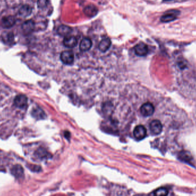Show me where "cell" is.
I'll return each instance as SVG.
<instances>
[{"label":"cell","mask_w":196,"mask_h":196,"mask_svg":"<svg viewBox=\"0 0 196 196\" xmlns=\"http://www.w3.org/2000/svg\"><path fill=\"white\" fill-rule=\"evenodd\" d=\"M49 0H37V7L39 9H44L48 6Z\"/></svg>","instance_id":"22"},{"label":"cell","mask_w":196,"mask_h":196,"mask_svg":"<svg viewBox=\"0 0 196 196\" xmlns=\"http://www.w3.org/2000/svg\"><path fill=\"white\" fill-rule=\"evenodd\" d=\"M135 54L141 57L145 56L148 54V46L145 43L141 42L136 45L134 48Z\"/></svg>","instance_id":"5"},{"label":"cell","mask_w":196,"mask_h":196,"mask_svg":"<svg viewBox=\"0 0 196 196\" xmlns=\"http://www.w3.org/2000/svg\"><path fill=\"white\" fill-rule=\"evenodd\" d=\"M92 41L89 38H84L80 43V50L83 52L89 50L92 47Z\"/></svg>","instance_id":"14"},{"label":"cell","mask_w":196,"mask_h":196,"mask_svg":"<svg viewBox=\"0 0 196 196\" xmlns=\"http://www.w3.org/2000/svg\"><path fill=\"white\" fill-rule=\"evenodd\" d=\"M146 128L142 125H138L135 128L134 130V136L137 140H142L143 139L146 137Z\"/></svg>","instance_id":"3"},{"label":"cell","mask_w":196,"mask_h":196,"mask_svg":"<svg viewBox=\"0 0 196 196\" xmlns=\"http://www.w3.org/2000/svg\"><path fill=\"white\" fill-rule=\"evenodd\" d=\"M150 129L154 135L159 134L162 130V124L159 120H153L150 124Z\"/></svg>","instance_id":"6"},{"label":"cell","mask_w":196,"mask_h":196,"mask_svg":"<svg viewBox=\"0 0 196 196\" xmlns=\"http://www.w3.org/2000/svg\"><path fill=\"white\" fill-rule=\"evenodd\" d=\"M166 14L162 15L161 21L162 23H170L177 19V15H179L180 12L178 10H171L166 13Z\"/></svg>","instance_id":"1"},{"label":"cell","mask_w":196,"mask_h":196,"mask_svg":"<svg viewBox=\"0 0 196 196\" xmlns=\"http://www.w3.org/2000/svg\"><path fill=\"white\" fill-rule=\"evenodd\" d=\"M77 44V39L74 36H67L63 40L64 46L69 48H72L76 46Z\"/></svg>","instance_id":"13"},{"label":"cell","mask_w":196,"mask_h":196,"mask_svg":"<svg viewBox=\"0 0 196 196\" xmlns=\"http://www.w3.org/2000/svg\"><path fill=\"white\" fill-rule=\"evenodd\" d=\"M111 41L109 38H105L100 41L99 44V49L102 52H105L110 48Z\"/></svg>","instance_id":"15"},{"label":"cell","mask_w":196,"mask_h":196,"mask_svg":"<svg viewBox=\"0 0 196 196\" xmlns=\"http://www.w3.org/2000/svg\"><path fill=\"white\" fill-rule=\"evenodd\" d=\"M72 31V29L67 25H62L58 28L57 32L58 34L62 36H67L69 35Z\"/></svg>","instance_id":"16"},{"label":"cell","mask_w":196,"mask_h":196,"mask_svg":"<svg viewBox=\"0 0 196 196\" xmlns=\"http://www.w3.org/2000/svg\"><path fill=\"white\" fill-rule=\"evenodd\" d=\"M32 115L38 119H42L45 116L44 112L40 108H36L32 111Z\"/></svg>","instance_id":"20"},{"label":"cell","mask_w":196,"mask_h":196,"mask_svg":"<svg viewBox=\"0 0 196 196\" xmlns=\"http://www.w3.org/2000/svg\"><path fill=\"white\" fill-rule=\"evenodd\" d=\"M36 155L40 158H45L48 157V153L43 149H40L36 152Z\"/></svg>","instance_id":"21"},{"label":"cell","mask_w":196,"mask_h":196,"mask_svg":"<svg viewBox=\"0 0 196 196\" xmlns=\"http://www.w3.org/2000/svg\"><path fill=\"white\" fill-rule=\"evenodd\" d=\"M11 174L17 179L23 178L24 176V170L22 166L15 165L13 166L11 170Z\"/></svg>","instance_id":"8"},{"label":"cell","mask_w":196,"mask_h":196,"mask_svg":"<svg viewBox=\"0 0 196 196\" xmlns=\"http://www.w3.org/2000/svg\"><path fill=\"white\" fill-rule=\"evenodd\" d=\"M29 169L34 172H39L41 170V167L38 165H31V167H29Z\"/></svg>","instance_id":"23"},{"label":"cell","mask_w":196,"mask_h":196,"mask_svg":"<svg viewBox=\"0 0 196 196\" xmlns=\"http://www.w3.org/2000/svg\"><path fill=\"white\" fill-rule=\"evenodd\" d=\"M165 1H170V0H165Z\"/></svg>","instance_id":"24"},{"label":"cell","mask_w":196,"mask_h":196,"mask_svg":"<svg viewBox=\"0 0 196 196\" xmlns=\"http://www.w3.org/2000/svg\"><path fill=\"white\" fill-rule=\"evenodd\" d=\"M168 190L165 188L158 189L154 192V196H167L168 195Z\"/></svg>","instance_id":"19"},{"label":"cell","mask_w":196,"mask_h":196,"mask_svg":"<svg viewBox=\"0 0 196 196\" xmlns=\"http://www.w3.org/2000/svg\"><path fill=\"white\" fill-rule=\"evenodd\" d=\"M1 40L5 44H11L15 40V36L12 32H4L1 36Z\"/></svg>","instance_id":"12"},{"label":"cell","mask_w":196,"mask_h":196,"mask_svg":"<svg viewBox=\"0 0 196 196\" xmlns=\"http://www.w3.org/2000/svg\"><path fill=\"white\" fill-rule=\"evenodd\" d=\"M62 62L67 65H71L74 62V54L72 51H63L60 55Z\"/></svg>","instance_id":"2"},{"label":"cell","mask_w":196,"mask_h":196,"mask_svg":"<svg viewBox=\"0 0 196 196\" xmlns=\"http://www.w3.org/2000/svg\"><path fill=\"white\" fill-rule=\"evenodd\" d=\"M27 98L24 95H17L14 100V104L16 107L23 108L26 107L27 105Z\"/></svg>","instance_id":"11"},{"label":"cell","mask_w":196,"mask_h":196,"mask_svg":"<svg viewBox=\"0 0 196 196\" xmlns=\"http://www.w3.org/2000/svg\"><path fill=\"white\" fill-rule=\"evenodd\" d=\"M178 157L182 161L187 162V163L191 161L192 159V157L191 154H190V153H189L188 151H183L180 153Z\"/></svg>","instance_id":"18"},{"label":"cell","mask_w":196,"mask_h":196,"mask_svg":"<svg viewBox=\"0 0 196 196\" xmlns=\"http://www.w3.org/2000/svg\"><path fill=\"white\" fill-rule=\"evenodd\" d=\"M32 12V9L31 7L28 5H24L20 8L19 14L21 17H27L31 15Z\"/></svg>","instance_id":"17"},{"label":"cell","mask_w":196,"mask_h":196,"mask_svg":"<svg viewBox=\"0 0 196 196\" xmlns=\"http://www.w3.org/2000/svg\"><path fill=\"white\" fill-rule=\"evenodd\" d=\"M154 112V106L149 102L144 103L141 107V112L142 115L146 117L152 115Z\"/></svg>","instance_id":"4"},{"label":"cell","mask_w":196,"mask_h":196,"mask_svg":"<svg viewBox=\"0 0 196 196\" xmlns=\"http://www.w3.org/2000/svg\"><path fill=\"white\" fill-rule=\"evenodd\" d=\"M35 28V23L31 20L25 21L22 25V29L24 33L26 35L31 33L33 31H34Z\"/></svg>","instance_id":"10"},{"label":"cell","mask_w":196,"mask_h":196,"mask_svg":"<svg viewBox=\"0 0 196 196\" xmlns=\"http://www.w3.org/2000/svg\"><path fill=\"white\" fill-rule=\"evenodd\" d=\"M83 12L86 16L92 18L96 16L98 13V9L94 5H89L85 7Z\"/></svg>","instance_id":"9"},{"label":"cell","mask_w":196,"mask_h":196,"mask_svg":"<svg viewBox=\"0 0 196 196\" xmlns=\"http://www.w3.org/2000/svg\"><path fill=\"white\" fill-rule=\"evenodd\" d=\"M15 17L12 15H8L4 17L1 20V25L4 28H11L15 25Z\"/></svg>","instance_id":"7"}]
</instances>
